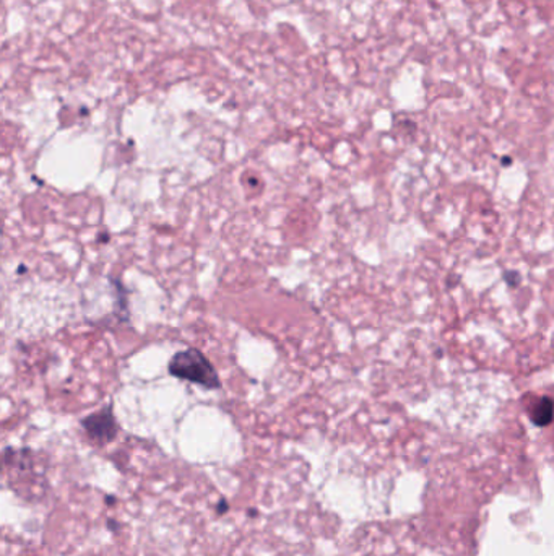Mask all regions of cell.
<instances>
[{
	"label": "cell",
	"instance_id": "cell-1",
	"mask_svg": "<svg viewBox=\"0 0 554 556\" xmlns=\"http://www.w3.org/2000/svg\"><path fill=\"white\" fill-rule=\"evenodd\" d=\"M169 375L184 381L194 382L202 388L220 389L221 381L210 359L197 349L182 350L172 356L168 365Z\"/></svg>",
	"mask_w": 554,
	"mask_h": 556
},
{
	"label": "cell",
	"instance_id": "cell-2",
	"mask_svg": "<svg viewBox=\"0 0 554 556\" xmlns=\"http://www.w3.org/2000/svg\"><path fill=\"white\" fill-rule=\"evenodd\" d=\"M81 428L91 441L98 444L111 443L119 433V425L114 418L113 408L104 407L81 420Z\"/></svg>",
	"mask_w": 554,
	"mask_h": 556
},
{
	"label": "cell",
	"instance_id": "cell-3",
	"mask_svg": "<svg viewBox=\"0 0 554 556\" xmlns=\"http://www.w3.org/2000/svg\"><path fill=\"white\" fill-rule=\"evenodd\" d=\"M533 424L537 427H549L553 420V401L552 397H542L539 402H537L536 407H533L532 414Z\"/></svg>",
	"mask_w": 554,
	"mask_h": 556
},
{
	"label": "cell",
	"instance_id": "cell-4",
	"mask_svg": "<svg viewBox=\"0 0 554 556\" xmlns=\"http://www.w3.org/2000/svg\"><path fill=\"white\" fill-rule=\"evenodd\" d=\"M504 278H506V281L511 285V287H516V285L520 283V277L517 273H506Z\"/></svg>",
	"mask_w": 554,
	"mask_h": 556
}]
</instances>
